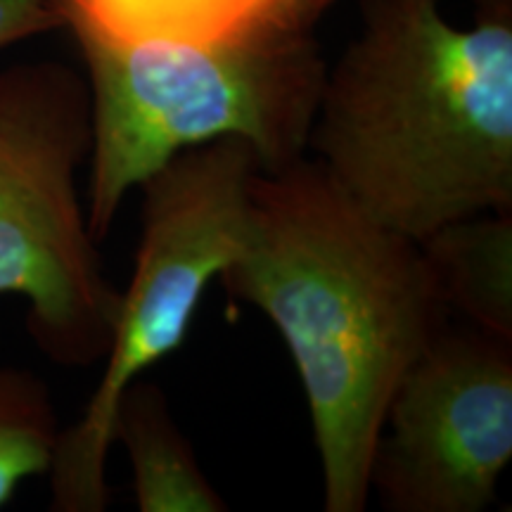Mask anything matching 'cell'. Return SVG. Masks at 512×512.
Segmentation results:
<instances>
[{
  "label": "cell",
  "instance_id": "6da1fadb",
  "mask_svg": "<svg viewBox=\"0 0 512 512\" xmlns=\"http://www.w3.org/2000/svg\"><path fill=\"white\" fill-rule=\"evenodd\" d=\"M275 325L309 406L328 512H361L389 401L448 309L420 242L368 216L313 159L256 171L221 273Z\"/></svg>",
  "mask_w": 512,
  "mask_h": 512
},
{
  "label": "cell",
  "instance_id": "7a4b0ae2",
  "mask_svg": "<svg viewBox=\"0 0 512 512\" xmlns=\"http://www.w3.org/2000/svg\"><path fill=\"white\" fill-rule=\"evenodd\" d=\"M456 27L441 0H361L325 72L309 150L358 207L415 242L512 211V3Z\"/></svg>",
  "mask_w": 512,
  "mask_h": 512
},
{
  "label": "cell",
  "instance_id": "3957f363",
  "mask_svg": "<svg viewBox=\"0 0 512 512\" xmlns=\"http://www.w3.org/2000/svg\"><path fill=\"white\" fill-rule=\"evenodd\" d=\"M91 93L86 219L105 240L126 195L171 159L223 138L252 147L259 169L306 157L328 62L313 31L228 43H126L79 22Z\"/></svg>",
  "mask_w": 512,
  "mask_h": 512
},
{
  "label": "cell",
  "instance_id": "277c9868",
  "mask_svg": "<svg viewBox=\"0 0 512 512\" xmlns=\"http://www.w3.org/2000/svg\"><path fill=\"white\" fill-rule=\"evenodd\" d=\"M88 155L86 76L55 60L0 72V297L27 302L29 335L67 368L105 358L121 299L81 200Z\"/></svg>",
  "mask_w": 512,
  "mask_h": 512
},
{
  "label": "cell",
  "instance_id": "5b68a950",
  "mask_svg": "<svg viewBox=\"0 0 512 512\" xmlns=\"http://www.w3.org/2000/svg\"><path fill=\"white\" fill-rule=\"evenodd\" d=\"M252 147L235 138L192 147L143 188L131 283L121 292L95 392L64 427L50 467V508L102 512L110 505L107 456L121 394L185 342L209 283L238 254L252 178Z\"/></svg>",
  "mask_w": 512,
  "mask_h": 512
},
{
  "label": "cell",
  "instance_id": "8992f818",
  "mask_svg": "<svg viewBox=\"0 0 512 512\" xmlns=\"http://www.w3.org/2000/svg\"><path fill=\"white\" fill-rule=\"evenodd\" d=\"M512 458V342L441 328L389 401L370 491L392 512H484Z\"/></svg>",
  "mask_w": 512,
  "mask_h": 512
},
{
  "label": "cell",
  "instance_id": "52a82bcc",
  "mask_svg": "<svg viewBox=\"0 0 512 512\" xmlns=\"http://www.w3.org/2000/svg\"><path fill=\"white\" fill-rule=\"evenodd\" d=\"M67 22L126 43H228L313 31L332 0H55Z\"/></svg>",
  "mask_w": 512,
  "mask_h": 512
},
{
  "label": "cell",
  "instance_id": "ba28073f",
  "mask_svg": "<svg viewBox=\"0 0 512 512\" xmlns=\"http://www.w3.org/2000/svg\"><path fill=\"white\" fill-rule=\"evenodd\" d=\"M124 444L140 512H223L216 486L204 475L195 448L176 425L155 382H131L114 413V444Z\"/></svg>",
  "mask_w": 512,
  "mask_h": 512
},
{
  "label": "cell",
  "instance_id": "9c48e42d",
  "mask_svg": "<svg viewBox=\"0 0 512 512\" xmlns=\"http://www.w3.org/2000/svg\"><path fill=\"white\" fill-rule=\"evenodd\" d=\"M448 311L512 342V211H484L420 240Z\"/></svg>",
  "mask_w": 512,
  "mask_h": 512
},
{
  "label": "cell",
  "instance_id": "30bf717a",
  "mask_svg": "<svg viewBox=\"0 0 512 512\" xmlns=\"http://www.w3.org/2000/svg\"><path fill=\"white\" fill-rule=\"evenodd\" d=\"M64 427L50 387L27 368L0 366V508L48 475Z\"/></svg>",
  "mask_w": 512,
  "mask_h": 512
},
{
  "label": "cell",
  "instance_id": "8fae6325",
  "mask_svg": "<svg viewBox=\"0 0 512 512\" xmlns=\"http://www.w3.org/2000/svg\"><path fill=\"white\" fill-rule=\"evenodd\" d=\"M55 29H62L55 0H0V53Z\"/></svg>",
  "mask_w": 512,
  "mask_h": 512
},
{
  "label": "cell",
  "instance_id": "7c38bea8",
  "mask_svg": "<svg viewBox=\"0 0 512 512\" xmlns=\"http://www.w3.org/2000/svg\"><path fill=\"white\" fill-rule=\"evenodd\" d=\"M482 3H512V0H482Z\"/></svg>",
  "mask_w": 512,
  "mask_h": 512
}]
</instances>
